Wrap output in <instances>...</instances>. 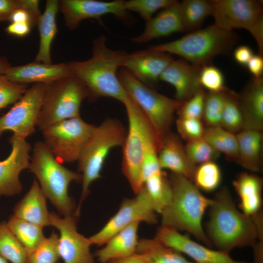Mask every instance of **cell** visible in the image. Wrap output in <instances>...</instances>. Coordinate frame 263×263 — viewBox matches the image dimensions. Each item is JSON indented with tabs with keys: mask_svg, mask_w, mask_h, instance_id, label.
I'll return each mask as SVG.
<instances>
[{
	"mask_svg": "<svg viewBox=\"0 0 263 263\" xmlns=\"http://www.w3.org/2000/svg\"><path fill=\"white\" fill-rule=\"evenodd\" d=\"M208 208L207 236L218 250L229 253L237 247H254L261 238L262 213L252 217L239 211L226 188L212 199Z\"/></svg>",
	"mask_w": 263,
	"mask_h": 263,
	"instance_id": "1",
	"label": "cell"
},
{
	"mask_svg": "<svg viewBox=\"0 0 263 263\" xmlns=\"http://www.w3.org/2000/svg\"><path fill=\"white\" fill-rule=\"evenodd\" d=\"M92 50V55L89 59L69 62L73 75L86 87L90 101L100 97H111L123 103L129 96L117 72L127 53L122 50L109 48L104 35L94 40Z\"/></svg>",
	"mask_w": 263,
	"mask_h": 263,
	"instance_id": "2",
	"label": "cell"
},
{
	"mask_svg": "<svg viewBox=\"0 0 263 263\" xmlns=\"http://www.w3.org/2000/svg\"><path fill=\"white\" fill-rule=\"evenodd\" d=\"M169 179L172 198L161 213L162 225L186 231L207 246H211L202 222L212 199L204 196L193 183L185 177L172 173Z\"/></svg>",
	"mask_w": 263,
	"mask_h": 263,
	"instance_id": "3",
	"label": "cell"
},
{
	"mask_svg": "<svg viewBox=\"0 0 263 263\" xmlns=\"http://www.w3.org/2000/svg\"><path fill=\"white\" fill-rule=\"evenodd\" d=\"M29 169L58 212L64 216L74 215L75 205L69 196L68 188L72 181L82 182V174L64 167L42 141L34 144Z\"/></svg>",
	"mask_w": 263,
	"mask_h": 263,
	"instance_id": "4",
	"label": "cell"
},
{
	"mask_svg": "<svg viewBox=\"0 0 263 263\" xmlns=\"http://www.w3.org/2000/svg\"><path fill=\"white\" fill-rule=\"evenodd\" d=\"M238 38L233 30H225L213 24L192 31L178 39L150 47L176 55L191 64L202 66L216 56L229 53Z\"/></svg>",
	"mask_w": 263,
	"mask_h": 263,
	"instance_id": "5",
	"label": "cell"
},
{
	"mask_svg": "<svg viewBox=\"0 0 263 263\" xmlns=\"http://www.w3.org/2000/svg\"><path fill=\"white\" fill-rule=\"evenodd\" d=\"M126 136L122 124L107 118L95 126L78 160V171L82 176L80 199L75 212L78 217L83 201L89 194L90 185L101 177L105 159L113 148L122 146Z\"/></svg>",
	"mask_w": 263,
	"mask_h": 263,
	"instance_id": "6",
	"label": "cell"
},
{
	"mask_svg": "<svg viewBox=\"0 0 263 263\" xmlns=\"http://www.w3.org/2000/svg\"><path fill=\"white\" fill-rule=\"evenodd\" d=\"M123 103L126 110L129 129L122 145V169L136 194L143 186L141 170L146 151L152 144L156 145L159 150L161 139L144 113L129 96Z\"/></svg>",
	"mask_w": 263,
	"mask_h": 263,
	"instance_id": "7",
	"label": "cell"
},
{
	"mask_svg": "<svg viewBox=\"0 0 263 263\" xmlns=\"http://www.w3.org/2000/svg\"><path fill=\"white\" fill-rule=\"evenodd\" d=\"M88 96L85 85L74 75L47 83L36 127L42 131L58 122L80 116L82 101Z\"/></svg>",
	"mask_w": 263,
	"mask_h": 263,
	"instance_id": "8",
	"label": "cell"
},
{
	"mask_svg": "<svg viewBox=\"0 0 263 263\" xmlns=\"http://www.w3.org/2000/svg\"><path fill=\"white\" fill-rule=\"evenodd\" d=\"M117 75L128 96L144 113L161 140L169 131L174 113L183 102L160 94L139 81L125 68L118 70Z\"/></svg>",
	"mask_w": 263,
	"mask_h": 263,
	"instance_id": "9",
	"label": "cell"
},
{
	"mask_svg": "<svg viewBox=\"0 0 263 263\" xmlns=\"http://www.w3.org/2000/svg\"><path fill=\"white\" fill-rule=\"evenodd\" d=\"M95 126L80 116L54 124L42 131L43 143L60 163L78 161Z\"/></svg>",
	"mask_w": 263,
	"mask_h": 263,
	"instance_id": "10",
	"label": "cell"
},
{
	"mask_svg": "<svg viewBox=\"0 0 263 263\" xmlns=\"http://www.w3.org/2000/svg\"><path fill=\"white\" fill-rule=\"evenodd\" d=\"M46 86V83H36L27 89L13 107L0 117V138L7 131L25 139L35 132Z\"/></svg>",
	"mask_w": 263,
	"mask_h": 263,
	"instance_id": "11",
	"label": "cell"
},
{
	"mask_svg": "<svg viewBox=\"0 0 263 263\" xmlns=\"http://www.w3.org/2000/svg\"><path fill=\"white\" fill-rule=\"evenodd\" d=\"M133 198H125L117 212L96 233L89 237L92 244H105L118 232L135 222L155 224L157 221L155 211L143 187Z\"/></svg>",
	"mask_w": 263,
	"mask_h": 263,
	"instance_id": "12",
	"label": "cell"
},
{
	"mask_svg": "<svg viewBox=\"0 0 263 263\" xmlns=\"http://www.w3.org/2000/svg\"><path fill=\"white\" fill-rule=\"evenodd\" d=\"M76 217L70 215L61 217L54 212L50 213V225L59 232L58 251L63 263H96L90 251L92 244L89 238L78 232Z\"/></svg>",
	"mask_w": 263,
	"mask_h": 263,
	"instance_id": "13",
	"label": "cell"
},
{
	"mask_svg": "<svg viewBox=\"0 0 263 263\" xmlns=\"http://www.w3.org/2000/svg\"><path fill=\"white\" fill-rule=\"evenodd\" d=\"M214 24L226 30L248 32L263 17V2L255 0H211Z\"/></svg>",
	"mask_w": 263,
	"mask_h": 263,
	"instance_id": "14",
	"label": "cell"
},
{
	"mask_svg": "<svg viewBox=\"0 0 263 263\" xmlns=\"http://www.w3.org/2000/svg\"><path fill=\"white\" fill-rule=\"evenodd\" d=\"M59 9L63 16L65 25L71 30L77 28L84 19H99L107 14L113 15L123 22H128L130 19L121 0H59Z\"/></svg>",
	"mask_w": 263,
	"mask_h": 263,
	"instance_id": "15",
	"label": "cell"
},
{
	"mask_svg": "<svg viewBox=\"0 0 263 263\" xmlns=\"http://www.w3.org/2000/svg\"><path fill=\"white\" fill-rule=\"evenodd\" d=\"M9 140L11 152L6 159L0 161V196H13L22 191L19 176L22 170L29 169L30 166V144L14 134Z\"/></svg>",
	"mask_w": 263,
	"mask_h": 263,
	"instance_id": "16",
	"label": "cell"
},
{
	"mask_svg": "<svg viewBox=\"0 0 263 263\" xmlns=\"http://www.w3.org/2000/svg\"><path fill=\"white\" fill-rule=\"evenodd\" d=\"M154 239L167 247L186 254L195 263H247L233 260L228 253L204 246L169 226L161 225Z\"/></svg>",
	"mask_w": 263,
	"mask_h": 263,
	"instance_id": "17",
	"label": "cell"
},
{
	"mask_svg": "<svg viewBox=\"0 0 263 263\" xmlns=\"http://www.w3.org/2000/svg\"><path fill=\"white\" fill-rule=\"evenodd\" d=\"M173 60L169 54L151 48L127 54L121 68L127 70L137 79L152 88Z\"/></svg>",
	"mask_w": 263,
	"mask_h": 263,
	"instance_id": "18",
	"label": "cell"
},
{
	"mask_svg": "<svg viewBox=\"0 0 263 263\" xmlns=\"http://www.w3.org/2000/svg\"><path fill=\"white\" fill-rule=\"evenodd\" d=\"M201 67L182 58L173 59L161 74L159 80L173 86L175 99L184 102L203 89L199 81Z\"/></svg>",
	"mask_w": 263,
	"mask_h": 263,
	"instance_id": "19",
	"label": "cell"
},
{
	"mask_svg": "<svg viewBox=\"0 0 263 263\" xmlns=\"http://www.w3.org/2000/svg\"><path fill=\"white\" fill-rule=\"evenodd\" d=\"M158 157L162 169H169L193 182L197 167L188 157L179 135L169 131L161 138Z\"/></svg>",
	"mask_w": 263,
	"mask_h": 263,
	"instance_id": "20",
	"label": "cell"
},
{
	"mask_svg": "<svg viewBox=\"0 0 263 263\" xmlns=\"http://www.w3.org/2000/svg\"><path fill=\"white\" fill-rule=\"evenodd\" d=\"M4 75L12 82L26 84L32 82L47 84L73 75L69 62L46 64L34 61L11 66Z\"/></svg>",
	"mask_w": 263,
	"mask_h": 263,
	"instance_id": "21",
	"label": "cell"
},
{
	"mask_svg": "<svg viewBox=\"0 0 263 263\" xmlns=\"http://www.w3.org/2000/svg\"><path fill=\"white\" fill-rule=\"evenodd\" d=\"M185 32L180 14L179 2L161 10L156 16L146 22L143 32L139 36L131 38L135 43H143L169 36L177 32Z\"/></svg>",
	"mask_w": 263,
	"mask_h": 263,
	"instance_id": "22",
	"label": "cell"
},
{
	"mask_svg": "<svg viewBox=\"0 0 263 263\" xmlns=\"http://www.w3.org/2000/svg\"><path fill=\"white\" fill-rule=\"evenodd\" d=\"M237 98L244 120V130L263 128V78H252Z\"/></svg>",
	"mask_w": 263,
	"mask_h": 263,
	"instance_id": "23",
	"label": "cell"
},
{
	"mask_svg": "<svg viewBox=\"0 0 263 263\" xmlns=\"http://www.w3.org/2000/svg\"><path fill=\"white\" fill-rule=\"evenodd\" d=\"M46 200L38 181L35 179L28 191L15 205L13 215L42 227L49 226L50 213Z\"/></svg>",
	"mask_w": 263,
	"mask_h": 263,
	"instance_id": "24",
	"label": "cell"
},
{
	"mask_svg": "<svg viewBox=\"0 0 263 263\" xmlns=\"http://www.w3.org/2000/svg\"><path fill=\"white\" fill-rule=\"evenodd\" d=\"M140 222H134L112 237L94 255L100 263L131 255L136 252L137 231Z\"/></svg>",
	"mask_w": 263,
	"mask_h": 263,
	"instance_id": "25",
	"label": "cell"
},
{
	"mask_svg": "<svg viewBox=\"0 0 263 263\" xmlns=\"http://www.w3.org/2000/svg\"><path fill=\"white\" fill-rule=\"evenodd\" d=\"M233 185L240 200V207L245 215L255 217L261 213L263 180L246 172L240 174Z\"/></svg>",
	"mask_w": 263,
	"mask_h": 263,
	"instance_id": "26",
	"label": "cell"
},
{
	"mask_svg": "<svg viewBox=\"0 0 263 263\" xmlns=\"http://www.w3.org/2000/svg\"><path fill=\"white\" fill-rule=\"evenodd\" d=\"M238 142V157L236 162L246 169L260 172L262 168V131L243 130L236 134Z\"/></svg>",
	"mask_w": 263,
	"mask_h": 263,
	"instance_id": "27",
	"label": "cell"
},
{
	"mask_svg": "<svg viewBox=\"0 0 263 263\" xmlns=\"http://www.w3.org/2000/svg\"><path fill=\"white\" fill-rule=\"evenodd\" d=\"M58 10L59 0L46 1L45 10L39 17L37 25L39 34V46L35 62L52 63L51 46L57 32L56 19Z\"/></svg>",
	"mask_w": 263,
	"mask_h": 263,
	"instance_id": "28",
	"label": "cell"
},
{
	"mask_svg": "<svg viewBox=\"0 0 263 263\" xmlns=\"http://www.w3.org/2000/svg\"><path fill=\"white\" fill-rule=\"evenodd\" d=\"M136 252L141 254L147 263H195L187 260L180 252L164 245L154 238L139 240Z\"/></svg>",
	"mask_w": 263,
	"mask_h": 263,
	"instance_id": "29",
	"label": "cell"
},
{
	"mask_svg": "<svg viewBox=\"0 0 263 263\" xmlns=\"http://www.w3.org/2000/svg\"><path fill=\"white\" fill-rule=\"evenodd\" d=\"M142 187L154 210L161 214L172 198L171 188L166 173L162 170L151 176Z\"/></svg>",
	"mask_w": 263,
	"mask_h": 263,
	"instance_id": "30",
	"label": "cell"
},
{
	"mask_svg": "<svg viewBox=\"0 0 263 263\" xmlns=\"http://www.w3.org/2000/svg\"><path fill=\"white\" fill-rule=\"evenodd\" d=\"M179 7L185 31L197 30L212 11L210 0H184Z\"/></svg>",
	"mask_w": 263,
	"mask_h": 263,
	"instance_id": "31",
	"label": "cell"
},
{
	"mask_svg": "<svg viewBox=\"0 0 263 263\" xmlns=\"http://www.w3.org/2000/svg\"><path fill=\"white\" fill-rule=\"evenodd\" d=\"M7 224L12 232L25 248L27 254L33 250L44 238L43 227L13 215L10 217Z\"/></svg>",
	"mask_w": 263,
	"mask_h": 263,
	"instance_id": "32",
	"label": "cell"
},
{
	"mask_svg": "<svg viewBox=\"0 0 263 263\" xmlns=\"http://www.w3.org/2000/svg\"><path fill=\"white\" fill-rule=\"evenodd\" d=\"M203 138L219 153L236 162L238 151L236 134L221 127H208L205 129Z\"/></svg>",
	"mask_w": 263,
	"mask_h": 263,
	"instance_id": "33",
	"label": "cell"
},
{
	"mask_svg": "<svg viewBox=\"0 0 263 263\" xmlns=\"http://www.w3.org/2000/svg\"><path fill=\"white\" fill-rule=\"evenodd\" d=\"M221 127L234 134L244 130V120L237 94L227 88L223 92Z\"/></svg>",
	"mask_w": 263,
	"mask_h": 263,
	"instance_id": "34",
	"label": "cell"
},
{
	"mask_svg": "<svg viewBox=\"0 0 263 263\" xmlns=\"http://www.w3.org/2000/svg\"><path fill=\"white\" fill-rule=\"evenodd\" d=\"M0 255L12 263H27V251L5 222H0Z\"/></svg>",
	"mask_w": 263,
	"mask_h": 263,
	"instance_id": "35",
	"label": "cell"
},
{
	"mask_svg": "<svg viewBox=\"0 0 263 263\" xmlns=\"http://www.w3.org/2000/svg\"><path fill=\"white\" fill-rule=\"evenodd\" d=\"M58 235L53 231L27 254V263H55L58 261Z\"/></svg>",
	"mask_w": 263,
	"mask_h": 263,
	"instance_id": "36",
	"label": "cell"
},
{
	"mask_svg": "<svg viewBox=\"0 0 263 263\" xmlns=\"http://www.w3.org/2000/svg\"><path fill=\"white\" fill-rule=\"evenodd\" d=\"M222 173L218 165L214 161L200 164L196 168L193 183L199 189L210 192L219 186Z\"/></svg>",
	"mask_w": 263,
	"mask_h": 263,
	"instance_id": "37",
	"label": "cell"
},
{
	"mask_svg": "<svg viewBox=\"0 0 263 263\" xmlns=\"http://www.w3.org/2000/svg\"><path fill=\"white\" fill-rule=\"evenodd\" d=\"M185 149L190 160L196 165L214 161L220 154L203 138L187 142Z\"/></svg>",
	"mask_w": 263,
	"mask_h": 263,
	"instance_id": "38",
	"label": "cell"
},
{
	"mask_svg": "<svg viewBox=\"0 0 263 263\" xmlns=\"http://www.w3.org/2000/svg\"><path fill=\"white\" fill-rule=\"evenodd\" d=\"M175 0H123V5L126 11L138 13L145 21H149L153 14L160 9H163L173 4Z\"/></svg>",
	"mask_w": 263,
	"mask_h": 263,
	"instance_id": "39",
	"label": "cell"
},
{
	"mask_svg": "<svg viewBox=\"0 0 263 263\" xmlns=\"http://www.w3.org/2000/svg\"><path fill=\"white\" fill-rule=\"evenodd\" d=\"M223 92L206 94L202 118L208 127H221Z\"/></svg>",
	"mask_w": 263,
	"mask_h": 263,
	"instance_id": "40",
	"label": "cell"
},
{
	"mask_svg": "<svg viewBox=\"0 0 263 263\" xmlns=\"http://www.w3.org/2000/svg\"><path fill=\"white\" fill-rule=\"evenodd\" d=\"M25 84L9 80L4 75H0V110L15 104L27 90Z\"/></svg>",
	"mask_w": 263,
	"mask_h": 263,
	"instance_id": "41",
	"label": "cell"
},
{
	"mask_svg": "<svg viewBox=\"0 0 263 263\" xmlns=\"http://www.w3.org/2000/svg\"><path fill=\"white\" fill-rule=\"evenodd\" d=\"M199 81L202 87L210 93H222L227 88L225 85L222 72L212 65L205 64L201 66Z\"/></svg>",
	"mask_w": 263,
	"mask_h": 263,
	"instance_id": "42",
	"label": "cell"
},
{
	"mask_svg": "<svg viewBox=\"0 0 263 263\" xmlns=\"http://www.w3.org/2000/svg\"><path fill=\"white\" fill-rule=\"evenodd\" d=\"M207 93L204 89L183 102L177 110L179 118L202 119Z\"/></svg>",
	"mask_w": 263,
	"mask_h": 263,
	"instance_id": "43",
	"label": "cell"
},
{
	"mask_svg": "<svg viewBox=\"0 0 263 263\" xmlns=\"http://www.w3.org/2000/svg\"><path fill=\"white\" fill-rule=\"evenodd\" d=\"M176 125L179 135L186 142L203 138L206 128L200 119L178 118Z\"/></svg>",
	"mask_w": 263,
	"mask_h": 263,
	"instance_id": "44",
	"label": "cell"
},
{
	"mask_svg": "<svg viewBox=\"0 0 263 263\" xmlns=\"http://www.w3.org/2000/svg\"><path fill=\"white\" fill-rule=\"evenodd\" d=\"M158 147L154 144L150 145L146 151L141 170L143 185L149 178L162 171L158 159Z\"/></svg>",
	"mask_w": 263,
	"mask_h": 263,
	"instance_id": "45",
	"label": "cell"
},
{
	"mask_svg": "<svg viewBox=\"0 0 263 263\" xmlns=\"http://www.w3.org/2000/svg\"><path fill=\"white\" fill-rule=\"evenodd\" d=\"M19 9H24V0H0V22H10L12 14Z\"/></svg>",
	"mask_w": 263,
	"mask_h": 263,
	"instance_id": "46",
	"label": "cell"
},
{
	"mask_svg": "<svg viewBox=\"0 0 263 263\" xmlns=\"http://www.w3.org/2000/svg\"><path fill=\"white\" fill-rule=\"evenodd\" d=\"M38 19L31 13L23 9L16 10L12 15L10 22L26 23L30 25L32 28L37 25Z\"/></svg>",
	"mask_w": 263,
	"mask_h": 263,
	"instance_id": "47",
	"label": "cell"
},
{
	"mask_svg": "<svg viewBox=\"0 0 263 263\" xmlns=\"http://www.w3.org/2000/svg\"><path fill=\"white\" fill-rule=\"evenodd\" d=\"M249 72L253 78L259 79L263 78V57L260 55H253L246 65Z\"/></svg>",
	"mask_w": 263,
	"mask_h": 263,
	"instance_id": "48",
	"label": "cell"
},
{
	"mask_svg": "<svg viewBox=\"0 0 263 263\" xmlns=\"http://www.w3.org/2000/svg\"><path fill=\"white\" fill-rule=\"evenodd\" d=\"M253 55L252 49L246 45L238 46L233 53L235 60L242 66H246Z\"/></svg>",
	"mask_w": 263,
	"mask_h": 263,
	"instance_id": "49",
	"label": "cell"
},
{
	"mask_svg": "<svg viewBox=\"0 0 263 263\" xmlns=\"http://www.w3.org/2000/svg\"><path fill=\"white\" fill-rule=\"evenodd\" d=\"M32 28L26 23L11 22L5 29L8 34L18 37H24L28 35Z\"/></svg>",
	"mask_w": 263,
	"mask_h": 263,
	"instance_id": "50",
	"label": "cell"
},
{
	"mask_svg": "<svg viewBox=\"0 0 263 263\" xmlns=\"http://www.w3.org/2000/svg\"><path fill=\"white\" fill-rule=\"evenodd\" d=\"M107 263H147L143 256L135 252L131 255L112 259Z\"/></svg>",
	"mask_w": 263,
	"mask_h": 263,
	"instance_id": "51",
	"label": "cell"
},
{
	"mask_svg": "<svg viewBox=\"0 0 263 263\" xmlns=\"http://www.w3.org/2000/svg\"><path fill=\"white\" fill-rule=\"evenodd\" d=\"M11 67L10 63L5 57L0 56V75H4Z\"/></svg>",
	"mask_w": 263,
	"mask_h": 263,
	"instance_id": "52",
	"label": "cell"
},
{
	"mask_svg": "<svg viewBox=\"0 0 263 263\" xmlns=\"http://www.w3.org/2000/svg\"><path fill=\"white\" fill-rule=\"evenodd\" d=\"M0 263H8L7 260L0 255Z\"/></svg>",
	"mask_w": 263,
	"mask_h": 263,
	"instance_id": "53",
	"label": "cell"
},
{
	"mask_svg": "<svg viewBox=\"0 0 263 263\" xmlns=\"http://www.w3.org/2000/svg\"><path fill=\"white\" fill-rule=\"evenodd\" d=\"M55 263H60L58 261V262H56Z\"/></svg>",
	"mask_w": 263,
	"mask_h": 263,
	"instance_id": "54",
	"label": "cell"
}]
</instances>
